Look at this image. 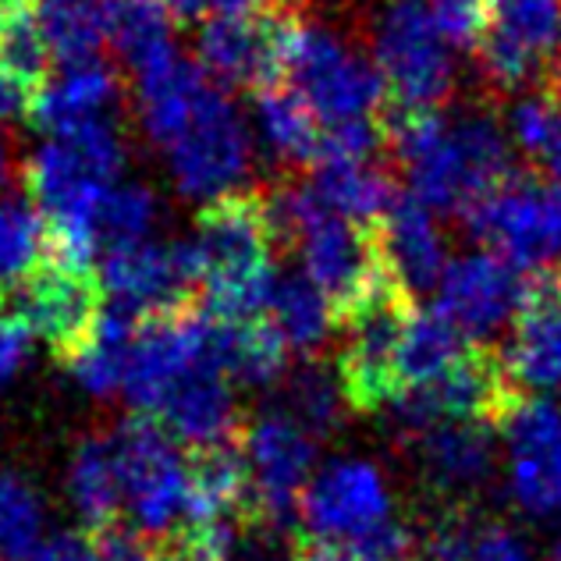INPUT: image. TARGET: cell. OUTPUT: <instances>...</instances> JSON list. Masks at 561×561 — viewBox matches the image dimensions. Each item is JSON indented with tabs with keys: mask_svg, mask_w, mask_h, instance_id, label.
Here are the masks:
<instances>
[{
	"mask_svg": "<svg viewBox=\"0 0 561 561\" xmlns=\"http://www.w3.org/2000/svg\"><path fill=\"white\" fill-rule=\"evenodd\" d=\"M388 150L402 164L409 192L434 214L462 217L519 174L508 128L483 111H388Z\"/></svg>",
	"mask_w": 561,
	"mask_h": 561,
	"instance_id": "obj_1",
	"label": "cell"
},
{
	"mask_svg": "<svg viewBox=\"0 0 561 561\" xmlns=\"http://www.w3.org/2000/svg\"><path fill=\"white\" fill-rule=\"evenodd\" d=\"M125 164L111 117L65 136H50L25 164V185L47 220V249L71 263H93L100 245V210Z\"/></svg>",
	"mask_w": 561,
	"mask_h": 561,
	"instance_id": "obj_2",
	"label": "cell"
},
{
	"mask_svg": "<svg viewBox=\"0 0 561 561\" xmlns=\"http://www.w3.org/2000/svg\"><path fill=\"white\" fill-rule=\"evenodd\" d=\"M199 271L206 313L242 320L267 313L277 285L274 256L285 245L274 203L263 192H228L210 199L196 217V239L188 242Z\"/></svg>",
	"mask_w": 561,
	"mask_h": 561,
	"instance_id": "obj_3",
	"label": "cell"
},
{
	"mask_svg": "<svg viewBox=\"0 0 561 561\" xmlns=\"http://www.w3.org/2000/svg\"><path fill=\"white\" fill-rule=\"evenodd\" d=\"M274 203V217L280 239L295 242L302 253V267L313 285L328 295L337 328L380 295L388 285H398L380 253L377 225H359L334 214L313 185L280 188Z\"/></svg>",
	"mask_w": 561,
	"mask_h": 561,
	"instance_id": "obj_4",
	"label": "cell"
},
{
	"mask_svg": "<svg viewBox=\"0 0 561 561\" xmlns=\"http://www.w3.org/2000/svg\"><path fill=\"white\" fill-rule=\"evenodd\" d=\"M280 82H288L317 111L323 128L374 122L388 114V85L380 68L331 28L309 22L302 8L291 14L285 28Z\"/></svg>",
	"mask_w": 561,
	"mask_h": 561,
	"instance_id": "obj_5",
	"label": "cell"
},
{
	"mask_svg": "<svg viewBox=\"0 0 561 561\" xmlns=\"http://www.w3.org/2000/svg\"><path fill=\"white\" fill-rule=\"evenodd\" d=\"M103 299L107 288L93 263H71L47 249L33 271L0 285V317L39 337L54 359L71 366L93 345L107 313Z\"/></svg>",
	"mask_w": 561,
	"mask_h": 561,
	"instance_id": "obj_6",
	"label": "cell"
},
{
	"mask_svg": "<svg viewBox=\"0 0 561 561\" xmlns=\"http://www.w3.org/2000/svg\"><path fill=\"white\" fill-rule=\"evenodd\" d=\"M462 225L483 249L519 271L561 267V185L519 171L462 214Z\"/></svg>",
	"mask_w": 561,
	"mask_h": 561,
	"instance_id": "obj_7",
	"label": "cell"
},
{
	"mask_svg": "<svg viewBox=\"0 0 561 561\" xmlns=\"http://www.w3.org/2000/svg\"><path fill=\"white\" fill-rule=\"evenodd\" d=\"M377 68L388 85V111H440L455 85L451 39L431 8L398 0L377 25Z\"/></svg>",
	"mask_w": 561,
	"mask_h": 561,
	"instance_id": "obj_8",
	"label": "cell"
},
{
	"mask_svg": "<svg viewBox=\"0 0 561 561\" xmlns=\"http://www.w3.org/2000/svg\"><path fill=\"white\" fill-rule=\"evenodd\" d=\"M111 437L131 526L150 540L174 534L188 501V462L174 437L153 416H131Z\"/></svg>",
	"mask_w": 561,
	"mask_h": 561,
	"instance_id": "obj_9",
	"label": "cell"
},
{
	"mask_svg": "<svg viewBox=\"0 0 561 561\" xmlns=\"http://www.w3.org/2000/svg\"><path fill=\"white\" fill-rule=\"evenodd\" d=\"M160 150L168 153L174 185L196 199H220L239 192L249 171V131L234 103L214 82L203 85L182 125Z\"/></svg>",
	"mask_w": 561,
	"mask_h": 561,
	"instance_id": "obj_10",
	"label": "cell"
},
{
	"mask_svg": "<svg viewBox=\"0 0 561 561\" xmlns=\"http://www.w3.org/2000/svg\"><path fill=\"white\" fill-rule=\"evenodd\" d=\"M412 295L402 285H388L374 295L359 313H352L342 331L345 342L337 352V380L345 402L356 412H383L402 398L398 380V348L405 323L412 317Z\"/></svg>",
	"mask_w": 561,
	"mask_h": 561,
	"instance_id": "obj_11",
	"label": "cell"
},
{
	"mask_svg": "<svg viewBox=\"0 0 561 561\" xmlns=\"http://www.w3.org/2000/svg\"><path fill=\"white\" fill-rule=\"evenodd\" d=\"M103 288L111 306L125 309L131 317L168 313V309L196 306L199 271L192 245L182 242H125L103 253Z\"/></svg>",
	"mask_w": 561,
	"mask_h": 561,
	"instance_id": "obj_12",
	"label": "cell"
},
{
	"mask_svg": "<svg viewBox=\"0 0 561 561\" xmlns=\"http://www.w3.org/2000/svg\"><path fill=\"white\" fill-rule=\"evenodd\" d=\"M206 348H210V313L203 302L150 313L136 323L125 394L139 416H153L164 394L206 356Z\"/></svg>",
	"mask_w": 561,
	"mask_h": 561,
	"instance_id": "obj_13",
	"label": "cell"
},
{
	"mask_svg": "<svg viewBox=\"0 0 561 561\" xmlns=\"http://www.w3.org/2000/svg\"><path fill=\"white\" fill-rule=\"evenodd\" d=\"M391 519V497L377 466L345 459L309 480L299 501V529L309 540L359 543Z\"/></svg>",
	"mask_w": 561,
	"mask_h": 561,
	"instance_id": "obj_14",
	"label": "cell"
},
{
	"mask_svg": "<svg viewBox=\"0 0 561 561\" xmlns=\"http://www.w3.org/2000/svg\"><path fill=\"white\" fill-rule=\"evenodd\" d=\"M477 54L497 90L543 85L561 54V0H501Z\"/></svg>",
	"mask_w": 561,
	"mask_h": 561,
	"instance_id": "obj_15",
	"label": "cell"
},
{
	"mask_svg": "<svg viewBox=\"0 0 561 561\" xmlns=\"http://www.w3.org/2000/svg\"><path fill=\"white\" fill-rule=\"evenodd\" d=\"M245 455L249 466H253L260 508L302 537L299 501L309 486V472H313L317 437H309L302 426H295L288 416H280L271 405L256 420H249Z\"/></svg>",
	"mask_w": 561,
	"mask_h": 561,
	"instance_id": "obj_16",
	"label": "cell"
},
{
	"mask_svg": "<svg viewBox=\"0 0 561 561\" xmlns=\"http://www.w3.org/2000/svg\"><path fill=\"white\" fill-rule=\"evenodd\" d=\"M508 445L512 497L526 512L551 515L561 508V412L548 398L519 394L497 426Z\"/></svg>",
	"mask_w": 561,
	"mask_h": 561,
	"instance_id": "obj_17",
	"label": "cell"
},
{
	"mask_svg": "<svg viewBox=\"0 0 561 561\" xmlns=\"http://www.w3.org/2000/svg\"><path fill=\"white\" fill-rule=\"evenodd\" d=\"M526 277L505 256L480 249L448 263L437 285V306L469 342H486L501 323L515 320Z\"/></svg>",
	"mask_w": 561,
	"mask_h": 561,
	"instance_id": "obj_18",
	"label": "cell"
},
{
	"mask_svg": "<svg viewBox=\"0 0 561 561\" xmlns=\"http://www.w3.org/2000/svg\"><path fill=\"white\" fill-rule=\"evenodd\" d=\"M299 4L271 14H245L225 19L214 14L199 28V65L210 79H220L242 90H263L280 79V50H285V28Z\"/></svg>",
	"mask_w": 561,
	"mask_h": 561,
	"instance_id": "obj_19",
	"label": "cell"
},
{
	"mask_svg": "<svg viewBox=\"0 0 561 561\" xmlns=\"http://www.w3.org/2000/svg\"><path fill=\"white\" fill-rule=\"evenodd\" d=\"M505 359L523 388H561V267L526 277Z\"/></svg>",
	"mask_w": 561,
	"mask_h": 561,
	"instance_id": "obj_20",
	"label": "cell"
},
{
	"mask_svg": "<svg viewBox=\"0 0 561 561\" xmlns=\"http://www.w3.org/2000/svg\"><path fill=\"white\" fill-rule=\"evenodd\" d=\"M153 420L164 426L171 437L185 440V445H217V440L242 437L249 426V420H242L239 405H234L231 377L217 366L210 348H206V356L164 394V402L157 405Z\"/></svg>",
	"mask_w": 561,
	"mask_h": 561,
	"instance_id": "obj_21",
	"label": "cell"
},
{
	"mask_svg": "<svg viewBox=\"0 0 561 561\" xmlns=\"http://www.w3.org/2000/svg\"><path fill=\"white\" fill-rule=\"evenodd\" d=\"M377 239L388 271L412 299L440 285L448 271V249L440 239L434 210L416 192H398L388 214L377 220Z\"/></svg>",
	"mask_w": 561,
	"mask_h": 561,
	"instance_id": "obj_22",
	"label": "cell"
},
{
	"mask_svg": "<svg viewBox=\"0 0 561 561\" xmlns=\"http://www.w3.org/2000/svg\"><path fill=\"white\" fill-rule=\"evenodd\" d=\"M494 426L477 420H445L409 434L416 462L437 491H469L494 469Z\"/></svg>",
	"mask_w": 561,
	"mask_h": 561,
	"instance_id": "obj_23",
	"label": "cell"
},
{
	"mask_svg": "<svg viewBox=\"0 0 561 561\" xmlns=\"http://www.w3.org/2000/svg\"><path fill=\"white\" fill-rule=\"evenodd\" d=\"M117 96V76L100 61L68 65L39 85L28 103V117L50 136H65L90 122L107 117V107Z\"/></svg>",
	"mask_w": 561,
	"mask_h": 561,
	"instance_id": "obj_24",
	"label": "cell"
},
{
	"mask_svg": "<svg viewBox=\"0 0 561 561\" xmlns=\"http://www.w3.org/2000/svg\"><path fill=\"white\" fill-rule=\"evenodd\" d=\"M210 356L231 380L271 383L288 366V342L267 313L242 320L210 317Z\"/></svg>",
	"mask_w": 561,
	"mask_h": 561,
	"instance_id": "obj_25",
	"label": "cell"
},
{
	"mask_svg": "<svg viewBox=\"0 0 561 561\" xmlns=\"http://www.w3.org/2000/svg\"><path fill=\"white\" fill-rule=\"evenodd\" d=\"M54 57L65 65L96 61L103 43L114 39L122 0H28Z\"/></svg>",
	"mask_w": 561,
	"mask_h": 561,
	"instance_id": "obj_26",
	"label": "cell"
},
{
	"mask_svg": "<svg viewBox=\"0 0 561 561\" xmlns=\"http://www.w3.org/2000/svg\"><path fill=\"white\" fill-rule=\"evenodd\" d=\"M68 494L90 534L122 526L125 501H122V480H117L111 434H93L76 448L68 469Z\"/></svg>",
	"mask_w": 561,
	"mask_h": 561,
	"instance_id": "obj_27",
	"label": "cell"
},
{
	"mask_svg": "<svg viewBox=\"0 0 561 561\" xmlns=\"http://www.w3.org/2000/svg\"><path fill=\"white\" fill-rule=\"evenodd\" d=\"M256 122L263 139L280 160L291 164H320L323 136L328 128L317 117V111L291 90L288 82H271L256 90Z\"/></svg>",
	"mask_w": 561,
	"mask_h": 561,
	"instance_id": "obj_28",
	"label": "cell"
},
{
	"mask_svg": "<svg viewBox=\"0 0 561 561\" xmlns=\"http://www.w3.org/2000/svg\"><path fill=\"white\" fill-rule=\"evenodd\" d=\"M472 348L469 337L440 313V309H412L405 323L402 348H398V380L402 394L445 377L455 363Z\"/></svg>",
	"mask_w": 561,
	"mask_h": 561,
	"instance_id": "obj_29",
	"label": "cell"
},
{
	"mask_svg": "<svg viewBox=\"0 0 561 561\" xmlns=\"http://www.w3.org/2000/svg\"><path fill=\"white\" fill-rule=\"evenodd\" d=\"M309 185L334 214L359 225H377L398 196L394 179L374 160H323Z\"/></svg>",
	"mask_w": 561,
	"mask_h": 561,
	"instance_id": "obj_30",
	"label": "cell"
},
{
	"mask_svg": "<svg viewBox=\"0 0 561 561\" xmlns=\"http://www.w3.org/2000/svg\"><path fill=\"white\" fill-rule=\"evenodd\" d=\"M267 317L277 323L280 334H285L288 348H295L306 359H313L323 348V342L331 337V331L337 328L328 295L313 285L309 274L277 277L271 302H267Z\"/></svg>",
	"mask_w": 561,
	"mask_h": 561,
	"instance_id": "obj_31",
	"label": "cell"
},
{
	"mask_svg": "<svg viewBox=\"0 0 561 561\" xmlns=\"http://www.w3.org/2000/svg\"><path fill=\"white\" fill-rule=\"evenodd\" d=\"M54 50L28 0H0V71L28 96L50 79Z\"/></svg>",
	"mask_w": 561,
	"mask_h": 561,
	"instance_id": "obj_32",
	"label": "cell"
},
{
	"mask_svg": "<svg viewBox=\"0 0 561 561\" xmlns=\"http://www.w3.org/2000/svg\"><path fill=\"white\" fill-rule=\"evenodd\" d=\"M271 405L295 426H302L309 437L320 440L342 423V405L348 402L337 374H331L317 359H309L295 374H288V380H280V391Z\"/></svg>",
	"mask_w": 561,
	"mask_h": 561,
	"instance_id": "obj_33",
	"label": "cell"
},
{
	"mask_svg": "<svg viewBox=\"0 0 561 561\" xmlns=\"http://www.w3.org/2000/svg\"><path fill=\"white\" fill-rule=\"evenodd\" d=\"M512 146L543 179H561V93L554 85H537L508 114Z\"/></svg>",
	"mask_w": 561,
	"mask_h": 561,
	"instance_id": "obj_34",
	"label": "cell"
},
{
	"mask_svg": "<svg viewBox=\"0 0 561 561\" xmlns=\"http://www.w3.org/2000/svg\"><path fill=\"white\" fill-rule=\"evenodd\" d=\"M139 317L125 313V309L107 306V313L100 320V331L93 345L71 363V374L93 394H111L114 388H125L128 356H131V337H136Z\"/></svg>",
	"mask_w": 561,
	"mask_h": 561,
	"instance_id": "obj_35",
	"label": "cell"
},
{
	"mask_svg": "<svg viewBox=\"0 0 561 561\" xmlns=\"http://www.w3.org/2000/svg\"><path fill=\"white\" fill-rule=\"evenodd\" d=\"M114 47L125 57V65L142 76L157 65H164L168 57H174V43H171V19L157 8H142L125 0L117 8V22H114Z\"/></svg>",
	"mask_w": 561,
	"mask_h": 561,
	"instance_id": "obj_36",
	"label": "cell"
},
{
	"mask_svg": "<svg viewBox=\"0 0 561 561\" xmlns=\"http://www.w3.org/2000/svg\"><path fill=\"white\" fill-rule=\"evenodd\" d=\"M47 256V220L25 199H0V285Z\"/></svg>",
	"mask_w": 561,
	"mask_h": 561,
	"instance_id": "obj_37",
	"label": "cell"
},
{
	"mask_svg": "<svg viewBox=\"0 0 561 561\" xmlns=\"http://www.w3.org/2000/svg\"><path fill=\"white\" fill-rule=\"evenodd\" d=\"M43 534V505L36 491L14 472H0V554L33 558Z\"/></svg>",
	"mask_w": 561,
	"mask_h": 561,
	"instance_id": "obj_38",
	"label": "cell"
},
{
	"mask_svg": "<svg viewBox=\"0 0 561 561\" xmlns=\"http://www.w3.org/2000/svg\"><path fill=\"white\" fill-rule=\"evenodd\" d=\"M157 220V196L146 185H114L100 210V242L103 249L142 242Z\"/></svg>",
	"mask_w": 561,
	"mask_h": 561,
	"instance_id": "obj_39",
	"label": "cell"
},
{
	"mask_svg": "<svg viewBox=\"0 0 561 561\" xmlns=\"http://www.w3.org/2000/svg\"><path fill=\"white\" fill-rule=\"evenodd\" d=\"M501 0H434V19L440 33L451 39V47L477 50L486 28H491Z\"/></svg>",
	"mask_w": 561,
	"mask_h": 561,
	"instance_id": "obj_40",
	"label": "cell"
},
{
	"mask_svg": "<svg viewBox=\"0 0 561 561\" xmlns=\"http://www.w3.org/2000/svg\"><path fill=\"white\" fill-rule=\"evenodd\" d=\"M466 561H529L523 540L512 534L508 526L497 523H480L477 540H472Z\"/></svg>",
	"mask_w": 561,
	"mask_h": 561,
	"instance_id": "obj_41",
	"label": "cell"
},
{
	"mask_svg": "<svg viewBox=\"0 0 561 561\" xmlns=\"http://www.w3.org/2000/svg\"><path fill=\"white\" fill-rule=\"evenodd\" d=\"M28 561H100V551H96L93 537L82 529V534H61V537L47 540L43 548L33 551Z\"/></svg>",
	"mask_w": 561,
	"mask_h": 561,
	"instance_id": "obj_42",
	"label": "cell"
},
{
	"mask_svg": "<svg viewBox=\"0 0 561 561\" xmlns=\"http://www.w3.org/2000/svg\"><path fill=\"white\" fill-rule=\"evenodd\" d=\"M25 352H28V334L0 317V388L19 374V366L25 363Z\"/></svg>",
	"mask_w": 561,
	"mask_h": 561,
	"instance_id": "obj_43",
	"label": "cell"
},
{
	"mask_svg": "<svg viewBox=\"0 0 561 561\" xmlns=\"http://www.w3.org/2000/svg\"><path fill=\"white\" fill-rule=\"evenodd\" d=\"M295 561H374V558L359 554L356 548H345V543H328V540L302 537L299 548H295Z\"/></svg>",
	"mask_w": 561,
	"mask_h": 561,
	"instance_id": "obj_44",
	"label": "cell"
},
{
	"mask_svg": "<svg viewBox=\"0 0 561 561\" xmlns=\"http://www.w3.org/2000/svg\"><path fill=\"white\" fill-rule=\"evenodd\" d=\"M131 4L164 11L171 22H188V19H196V14L203 11V0H131Z\"/></svg>",
	"mask_w": 561,
	"mask_h": 561,
	"instance_id": "obj_45",
	"label": "cell"
},
{
	"mask_svg": "<svg viewBox=\"0 0 561 561\" xmlns=\"http://www.w3.org/2000/svg\"><path fill=\"white\" fill-rule=\"evenodd\" d=\"M8 171H11V157H8V142L0 139V185H4L8 179Z\"/></svg>",
	"mask_w": 561,
	"mask_h": 561,
	"instance_id": "obj_46",
	"label": "cell"
},
{
	"mask_svg": "<svg viewBox=\"0 0 561 561\" xmlns=\"http://www.w3.org/2000/svg\"><path fill=\"white\" fill-rule=\"evenodd\" d=\"M543 85H554V90L561 93V79H551V82H543Z\"/></svg>",
	"mask_w": 561,
	"mask_h": 561,
	"instance_id": "obj_47",
	"label": "cell"
},
{
	"mask_svg": "<svg viewBox=\"0 0 561 561\" xmlns=\"http://www.w3.org/2000/svg\"><path fill=\"white\" fill-rule=\"evenodd\" d=\"M0 561H11V558H4V554H0Z\"/></svg>",
	"mask_w": 561,
	"mask_h": 561,
	"instance_id": "obj_48",
	"label": "cell"
}]
</instances>
